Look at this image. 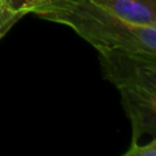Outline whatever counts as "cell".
Segmentation results:
<instances>
[{"mask_svg": "<svg viewBox=\"0 0 156 156\" xmlns=\"http://www.w3.org/2000/svg\"><path fill=\"white\" fill-rule=\"evenodd\" d=\"M33 14L71 27L96 49L114 48L156 55V26L127 23L92 0H66Z\"/></svg>", "mask_w": 156, "mask_h": 156, "instance_id": "cell-1", "label": "cell"}, {"mask_svg": "<svg viewBox=\"0 0 156 156\" xmlns=\"http://www.w3.org/2000/svg\"><path fill=\"white\" fill-rule=\"evenodd\" d=\"M97 52L103 76L118 90L156 92V55L114 48Z\"/></svg>", "mask_w": 156, "mask_h": 156, "instance_id": "cell-2", "label": "cell"}, {"mask_svg": "<svg viewBox=\"0 0 156 156\" xmlns=\"http://www.w3.org/2000/svg\"><path fill=\"white\" fill-rule=\"evenodd\" d=\"M122 107L132 123L130 148L156 145V92L119 90Z\"/></svg>", "mask_w": 156, "mask_h": 156, "instance_id": "cell-3", "label": "cell"}, {"mask_svg": "<svg viewBox=\"0 0 156 156\" xmlns=\"http://www.w3.org/2000/svg\"><path fill=\"white\" fill-rule=\"evenodd\" d=\"M136 26H156V0H92Z\"/></svg>", "mask_w": 156, "mask_h": 156, "instance_id": "cell-4", "label": "cell"}, {"mask_svg": "<svg viewBox=\"0 0 156 156\" xmlns=\"http://www.w3.org/2000/svg\"><path fill=\"white\" fill-rule=\"evenodd\" d=\"M7 4L12 8L14 11H18L22 14H33L37 10L47 7H52L59 3H63L66 0H5Z\"/></svg>", "mask_w": 156, "mask_h": 156, "instance_id": "cell-5", "label": "cell"}, {"mask_svg": "<svg viewBox=\"0 0 156 156\" xmlns=\"http://www.w3.org/2000/svg\"><path fill=\"white\" fill-rule=\"evenodd\" d=\"M25 14L14 11L5 0H0V40L14 27V25L23 18Z\"/></svg>", "mask_w": 156, "mask_h": 156, "instance_id": "cell-6", "label": "cell"}]
</instances>
